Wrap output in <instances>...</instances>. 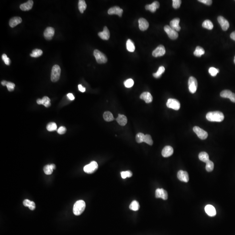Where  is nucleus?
I'll return each instance as SVG.
<instances>
[{
    "label": "nucleus",
    "instance_id": "30",
    "mask_svg": "<svg viewBox=\"0 0 235 235\" xmlns=\"http://www.w3.org/2000/svg\"><path fill=\"white\" fill-rule=\"evenodd\" d=\"M205 54V51L203 48L200 46H197L194 52V55L198 57H200L202 55Z\"/></svg>",
    "mask_w": 235,
    "mask_h": 235
},
{
    "label": "nucleus",
    "instance_id": "29",
    "mask_svg": "<svg viewBox=\"0 0 235 235\" xmlns=\"http://www.w3.org/2000/svg\"><path fill=\"white\" fill-rule=\"evenodd\" d=\"M199 159L203 162H206L209 160V156L206 152H201L199 155Z\"/></svg>",
    "mask_w": 235,
    "mask_h": 235
},
{
    "label": "nucleus",
    "instance_id": "10",
    "mask_svg": "<svg viewBox=\"0 0 235 235\" xmlns=\"http://www.w3.org/2000/svg\"><path fill=\"white\" fill-rule=\"evenodd\" d=\"M165 53H166V49L164 46L162 45H160L153 51L152 55L154 57H158L164 55Z\"/></svg>",
    "mask_w": 235,
    "mask_h": 235
},
{
    "label": "nucleus",
    "instance_id": "48",
    "mask_svg": "<svg viewBox=\"0 0 235 235\" xmlns=\"http://www.w3.org/2000/svg\"><path fill=\"white\" fill-rule=\"evenodd\" d=\"M66 131V129L64 126H61L57 130V132L59 134H64Z\"/></svg>",
    "mask_w": 235,
    "mask_h": 235
},
{
    "label": "nucleus",
    "instance_id": "2",
    "mask_svg": "<svg viewBox=\"0 0 235 235\" xmlns=\"http://www.w3.org/2000/svg\"><path fill=\"white\" fill-rule=\"evenodd\" d=\"M86 205L83 200L77 201L73 207V213L75 216H79L83 213L85 209Z\"/></svg>",
    "mask_w": 235,
    "mask_h": 235
},
{
    "label": "nucleus",
    "instance_id": "17",
    "mask_svg": "<svg viewBox=\"0 0 235 235\" xmlns=\"http://www.w3.org/2000/svg\"><path fill=\"white\" fill-rule=\"evenodd\" d=\"M139 28L142 31L147 30L149 27V23L147 20L144 18H140L139 20Z\"/></svg>",
    "mask_w": 235,
    "mask_h": 235
},
{
    "label": "nucleus",
    "instance_id": "13",
    "mask_svg": "<svg viewBox=\"0 0 235 235\" xmlns=\"http://www.w3.org/2000/svg\"><path fill=\"white\" fill-rule=\"evenodd\" d=\"M156 197L157 198H162L163 200H167L168 197L166 191L163 189H157L156 191Z\"/></svg>",
    "mask_w": 235,
    "mask_h": 235
},
{
    "label": "nucleus",
    "instance_id": "12",
    "mask_svg": "<svg viewBox=\"0 0 235 235\" xmlns=\"http://www.w3.org/2000/svg\"><path fill=\"white\" fill-rule=\"evenodd\" d=\"M218 21L223 31H227L230 27L229 22L224 17L221 16H218Z\"/></svg>",
    "mask_w": 235,
    "mask_h": 235
},
{
    "label": "nucleus",
    "instance_id": "4",
    "mask_svg": "<svg viewBox=\"0 0 235 235\" xmlns=\"http://www.w3.org/2000/svg\"><path fill=\"white\" fill-rule=\"evenodd\" d=\"M94 55L97 62L99 64L106 63L107 61V57L106 55L99 50H94Z\"/></svg>",
    "mask_w": 235,
    "mask_h": 235
},
{
    "label": "nucleus",
    "instance_id": "35",
    "mask_svg": "<svg viewBox=\"0 0 235 235\" xmlns=\"http://www.w3.org/2000/svg\"><path fill=\"white\" fill-rule=\"evenodd\" d=\"M43 54L42 50L38 49H35L33 50L32 53L30 54V56L32 57H38L42 55Z\"/></svg>",
    "mask_w": 235,
    "mask_h": 235
},
{
    "label": "nucleus",
    "instance_id": "1",
    "mask_svg": "<svg viewBox=\"0 0 235 235\" xmlns=\"http://www.w3.org/2000/svg\"><path fill=\"white\" fill-rule=\"evenodd\" d=\"M206 118L209 121L221 122L224 120V116L223 113L220 112H211L207 114Z\"/></svg>",
    "mask_w": 235,
    "mask_h": 235
},
{
    "label": "nucleus",
    "instance_id": "56",
    "mask_svg": "<svg viewBox=\"0 0 235 235\" xmlns=\"http://www.w3.org/2000/svg\"><path fill=\"white\" fill-rule=\"evenodd\" d=\"M37 103L38 105H42V99H38L37 100Z\"/></svg>",
    "mask_w": 235,
    "mask_h": 235
},
{
    "label": "nucleus",
    "instance_id": "38",
    "mask_svg": "<svg viewBox=\"0 0 235 235\" xmlns=\"http://www.w3.org/2000/svg\"><path fill=\"white\" fill-rule=\"evenodd\" d=\"M46 128L49 131H54L57 129V126L55 122H50L48 124Z\"/></svg>",
    "mask_w": 235,
    "mask_h": 235
},
{
    "label": "nucleus",
    "instance_id": "22",
    "mask_svg": "<svg viewBox=\"0 0 235 235\" xmlns=\"http://www.w3.org/2000/svg\"><path fill=\"white\" fill-rule=\"evenodd\" d=\"M160 6L159 2L156 1L153 2L151 5H146L145 6V9L151 12H155L156 11L157 9H158Z\"/></svg>",
    "mask_w": 235,
    "mask_h": 235
},
{
    "label": "nucleus",
    "instance_id": "44",
    "mask_svg": "<svg viewBox=\"0 0 235 235\" xmlns=\"http://www.w3.org/2000/svg\"><path fill=\"white\" fill-rule=\"evenodd\" d=\"M134 81L132 79H129L126 80L124 82V85L126 88H129L133 87V85H134Z\"/></svg>",
    "mask_w": 235,
    "mask_h": 235
},
{
    "label": "nucleus",
    "instance_id": "14",
    "mask_svg": "<svg viewBox=\"0 0 235 235\" xmlns=\"http://www.w3.org/2000/svg\"><path fill=\"white\" fill-rule=\"evenodd\" d=\"M55 34V29L52 27H48L44 32V35L46 40H50L52 39Z\"/></svg>",
    "mask_w": 235,
    "mask_h": 235
},
{
    "label": "nucleus",
    "instance_id": "54",
    "mask_svg": "<svg viewBox=\"0 0 235 235\" xmlns=\"http://www.w3.org/2000/svg\"><path fill=\"white\" fill-rule=\"evenodd\" d=\"M230 38L232 39L235 41V32H232L230 34Z\"/></svg>",
    "mask_w": 235,
    "mask_h": 235
},
{
    "label": "nucleus",
    "instance_id": "40",
    "mask_svg": "<svg viewBox=\"0 0 235 235\" xmlns=\"http://www.w3.org/2000/svg\"><path fill=\"white\" fill-rule=\"evenodd\" d=\"M44 171L46 175H51L53 172V170L50 165H48L44 168Z\"/></svg>",
    "mask_w": 235,
    "mask_h": 235
},
{
    "label": "nucleus",
    "instance_id": "43",
    "mask_svg": "<svg viewBox=\"0 0 235 235\" xmlns=\"http://www.w3.org/2000/svg\"><path fill=\"white\" fill-rule=\"evenodd\" d=\"M121 178L122 179H125L127 177H131L133 176V173L130 171H127L121 172Z\"/></svg>",
    "mask_w": 235,
    "mask_h": 235
},
{
    "label": "nucleus",
    "instance_id": "52",
    "mask_svg": "<svg viewBox=\"0 0 235 235\" xmlns=\"http://www.w3.org/2000/svg\"><path fill=\"white\" fill-rule=\"evenodd\" d=\"M78 88H79V90L80 92H85V88H84V87H83L81 84H79L78 85Z\"/></svg>",
    "mask_w": 235,
    "mask_h": 235
},
{
    "label": "nucleus",
    "instance_id": "6",
    "mask_svg": "<svg viewBox=\"0 0 235 235\" xmlns=\"http://www.w3.org/2000/svg\"><path fill=\"white\" fill-rule=\"evenodd\" d=\"M188 86L189 92L191 93H195L198 87V83L196 79L192 76L190 77L188 81Z\"/></svg>",
    "mask_w": 235,
    "mask_h": 235
},
{
    "label": "nucleus",
    "instance_id": "34",
    "mask_svg": "<svg viewBox=\"0 0 235 235\" xmlns=\"http://www.w3.org/2000/svg\"><path fill=\"white\" fill-rule=\"evenodd\" d=\"M165 71V69L163 66H160L159 68H158V70L157 71L156 73H153V76L154 77H155V78H159L161 77V75H162L164 73V71Z\"/></svg>",
    "mask_w": 235,
    "mask_h": 235
},
{
    "label": "nucleus",
    "instance_id": "58",
    "mask_svg": "<svg viewBox=\"0 0 235 235\" xmlns=\"http://www.w3.org/2000/svg\"><path fill=\"white\" fill-rule=\"evenodd\" d=\"M234 63H235V58H234Z\"/></svg>",
    "mask_w": 235,
    "mask_h": 235
},
{
    "label": "nucleus",
    "instance_id": "21",
    "mask_svg": "<svg viewBox=\"0 0 235 235\" xmlns=\"http://www.w3.org/2000/svg\"><path fill=\"white\" fill-rule=\"evenodd\" d=\"M34 2L32 0H29L26 3L21 4L20 6V9L23 11H28L30 10L32 8Z\"/></svg>",
    "mask_w": 235,
    "mask_h": 235
},
{
    "label": "nucleus",
    "instance_id": "51",
    "mask_svg": "<svg viewBox=\"0 0 235 235\" xmlns=\"http://www.w3.org/2000/svg\"><path fill=\"white\" fill-rule=\"evenodd\" d=\"M29 209L31 210H34L35 209V204L33 201H32V203H31V204L29 206Z\"/></svg>",
    "mask_w": 235,
    "mask_h": 235
},
{
    "label": "nucleus",
    "instance_id": "20",
    "mask_svg": "<svg viewBox=\"0 0 235 235\" xmlns=\"http://www.w3.org/2000/svg\"><path fill=\"white\" fill-rule=\"evenodd\" d=\"M173 149L171 146H166L162 149V154L164 157H168L170 156L173 153Z\"/></svg>",
    "mask_w": 235,
    "mask_h": 235
},
{
    "label": "nucleus",
    "instance_id": "24",
    "mask_svg": "<svg viewBox=\"0 0 235 235\" xmlns=\"http://www.w3.org/2000/svg\"><path fill=\"white\" fill-rule=\"evenodd\" d=\"M140 98L143 100L147 103H149L152 101L153 98L151 94L149 92H144L140 95Z\"/></svg>",
    "mask_w": 235,
    "mask_h": 235
},
{
    "label": "nucleus",
    "instance_id": "8",
    "mask_svg": "<svg viewBox=\"0 0 235 235\" xmlns=\"http://www.w3.org/2000/svg\"><path fill=\"white\" fill-rule=\"evenodd\" d=\"M166 106L169 108H172L174 110H178L180 108V102L176 99L170 98L168 100Z\"/></svg>",
    "mask_w": 235,
    "mask_h": 235
},
{
    "label": "nucleus",
    "instance_id": "42",
    "mask_svg": "<svg viewBox=\"0 0 235 235\" xmlns=\"http://www.w3.org/2000/svg\"><path fill=\"white\" fill-rule=\"evenodd\" d=\"M144 142L150 145H152L153 143L151 135L148 134L145 135Z\"/></svg>",
    "mask_w": 235,
    "mask_h": 235
},
{
    "label": "nucleus",
    "instance_id": "57",
    "mask_svg": "<svg viewBox=\"0 0 235 235\" xmlns=\"http://www.w3.org/2000/svg\"><path fill=\"white\" fill-rule=\"evenodd\" d=\"M50 166H51V168H53V170H55V169L56 166L54 164H51L50 165Z\"/></svg>",
    "mask_w": 235,
    "mask_h": 235
},
{
    "label": "nucleus",
    "instance_id": "39",
    "mask_svg": "<svg viewBox=\"0 0 235 235\" xmlns=\"http://www.w3.org/2000/svg\"><path fill=\"white\" fill-rule=\"evenodd\" d=\"M145 135L143 133H139L136 136V142L139 143L144 142Z\"/></svg>",
    "mask_w": 235,
    "mask_h": 235
},
{
    "label": "nucleus",
    "instance_id": "7",
    "mask_svg": "<svg viewBox=\"0 0 235 235\" xmlns=\"http://www.w3.org/2000/svg\"><path fill=\"white\" fill-rule=\"evenodd\" d=\"M164 30L168 35V37L172 40H175L178 38L179 34L177 32L171 28L170 26L166 25L164 27Z\"/></svg>",
    "mask_w": 235,
    "mask_h": 235
},
{
    "label": "nucleus",
    "instance_id": "45",
    "mask_svg": "<svg viewBox=\"0 0 235 235\" xmlns=\"http://www.w3.org/2000/svg\"><path fill=\"white\" fill-rule=\"evenodd\" d=\"M182 1L180 0H173L172 1V6L175 9L180 8L181 4Z\"/></svg>",
    "mask_w": 235,
    "mask_h": 235
},
{
    "label": "nucleus",
    "instance_id": "19",
    "mask_svg": "<svg viewBox=\"0 0 235 235\" xmlns=\"http://www.w3.org/2000/svg\"><path fill=\"white\" fill-rule=\"evenodd\" d=\"M205 210L208 216L213 217L216 216L217 214L216 209L211 205H207L205 207Z\"/></svg>",
    "mask_w": 235,
    "mask_h": 235
},
{
    "label": "nucleus",
    "instance_id": "33",
    "mask_svg": "<svg viewBox=\"0 0 235 235\" xmlns=\"http://www.w3.org/2000/svg\"><path fill=\"white\" fill-rule=\"evenodd\" d=\"M139 207H140V205L139 203L135 200L133 201L129 205L130 209L133 211H138Z\"/></svg>",
    "mask_w": 235,
    "mask_h": 235
},
{
    "label": "nucleus",
    "instance_id": "11",
    "mask_svg": "<svg viewBox=\"0 0 235 235\" xmlns=\"http://www.w3.org/2000/svg\"><path fill=\"white\" fill-rule=\"evenodd\" d=\"M220 96L224 98H228L231 102L235 103V94L228 90H225L220 93Z\"/></svg>",
    "mask_w": 235,
    "mask_h": 235
},
{
    "label": "nucleus",
    "instance_id": "36",
    "mask_svg": "<svg viewBox=\"0 0 235 235\" xmlns=\"http://www.w3.org/2000/svg\"><path fill=\"white\" fill-rule=\"evenodd\" d=\"M214 165L213 162L212 161L210 160H209L206 162V166H205V169L207 170V171L208 172H210L214 169Z\"/></svg>",
    "mask_w": 235,
    "mask_h": 235
},
{
    "label": "nucleus",
    "instance_id": "41",
    "mask_svg": "<svg viewBox=\"0 0 235 235\" xmlns=\"http://www.w3.org/2000/svg\"><path fill=\"white\" fill-rule=\"evenodd\" d=\"M219 70L218 69H216L214 67H211L209 69V72L211 75V76L213 77H215L217 75L218 73L219 72Z\"/></svg>",
    "mask_w": 235,
    "mask_h": 235
},
{
    "label": "nucleus",
    "instance_id": "32",
    "mask_svg": "<svg viewBox=\"0 0 235 235\" xmlns=\"http://www.w3.org/2000/svg\"><path fill=\"white\" fill-rule=\"evenodd\" d=\"M202 26L204 28L207 29L208 30H212L213 28V23L209 20H205L202 24Z\"/></svg>",
    "mask_w": 235,
    "mask_h": 235
},
{
    "label": "nucleus",
    "instance_id": "26",
    "mask_svg": "<svg viewBox=\"0 0 235 235\" xmlns=\"http://www.w3.org/2000/svg\"><path fill=\"white\" fill-rule=\"evenodd\" d=\"M116 120L121 126H125L127 123V117L125 115L119 114Z\"/></svg>",
    "mask_w": 235,
    "mask_h": 235
},
{
    "label": "nucleus",
    "instance_id": "16",
    "mask_svg": "<svg viewBox=\"0 0 235 235\" xmlns=\"http://www.w3.org/2000/svg\"><path fill=\"white\" fill-rule=\"evenodd\" d=\"M123 12V10L121 9L120 7L118 6H115L110 8L108 10V13L110 15H119L120 17H121Z\"/></svg>",
    "mask_w": 235,
    "mask_h": 235
},
{
    "label": "nucleus",
    "instance_id": "18",
    "mask_svg": "<svg viewBox=\"0 0 235 235\" xmlns=\"http://www.w3.org/2000/svg\"><path fill=\"white\" fill-rule=\"evenodd\" d=\"M180 19L179 18L173 19L170 22V26L176 32H179L181 30L180 25Z\"/></svg>",
    "mask_w": 235,
    "mask_h": 235
},
{
    "label": "nucleus",
    "instance_id": "3",
    "mask_svg": "<svg viewBox=\"0 0 235 235\" xmlns=\"http://www.w3.org/2000/svg\"><path fill=\"white\" fill-rule=\"evenodd\" d=\"M61 68L59 66L55 65L53 66L51 73V80L53 83L57 82L60 77Z\"/></svg>",
    "mask_w": 235,
    "mask_h": 235
},
{
    "label": "nucleus",
    "instance_id": "50",
    "mask_svg": "<svg viewBox=\"0 0 235 235\" xmlns=\"http://www.w3.org/2000/svg\"><path fill=\"white\" fill-rule=\"evenodd\" d=\"M31 203H32V201L29 199H26L23 201V204L25 207H29V206L31 204Z\"/></svg>",
    "mask_w": 235,
    "mask_h": 235
},
{
    "label": "nucleus",
    "instance_id": "49",
    "mask_svg": "<svg viewBox=\"0 0 235 235\" xmlns=\"http://www.w3.org/2000/svg\"><path fill=\"white\" fill-rule=\"evenodd\" d=\"M198 1L207 5H212V2H213V1L211 0H199Z\"/></svg>",
    "mask_w": 235,
    "mask_h": 235
},
{
    "label": "nucleus",
    "instance_id": "53",
    "mask_svg": "<svg viewBox=\"0 0 235 235\" xmlns=\"http://www.w3.org/2000/svg\"><path fill=\"white\" fill-rule=\"evenodd\" d=\"M67 97L69 98V99L70 100H74L75 99V97L72 93H69L67 94Z\"/></svg>",
    "mask_w": 235,
    "mask_h": 235
},
{
    "label": "nucleus",
    "instance_id": "5",
    "mask_svg": "<svg viewBox=\"0 0 235 235\" xmlns=\"http://www.w3.org/2000/svg\"><path fill=\"white\" fill-rule=\"evenodd\" d=\"M98 165L95 161H92L90 164L86 165L84 167V172L88 174H92L97 170Z\"/></svg>",
    "mask_w": 235,
    "mask_h": 235
},
{
    "label": "nucleus",
    "instance_id": "25",
    "mask_svg": "<svg viewBox=\"0 0 235 235\" xmlns=\"http://www.w3.org/2000/svg\"><path fill=\"white\" fill-rule=\"evenodd\" d=\"M22 22V19L19 17H15L11 19L9 25L11 28H14Z\"/></svg>",
    "mask_w": 235,
    "mask_h": 235
},
{
    "label": "nucleus",
    "instance_id": "55",
    "mask_svg": "<svg viewBox=\"0 0 235 235\" xmlns=\"http://www.w3.org/2000/svg\"><path fill=\"white\" fill-rule=\"evenodd\" d=\"M8 83V82H7L6 81H2V82H1V84H2L3 86H6L7 84Z\"/></svg>",
    "mask_w": 235,
    "mask_h": 235
},
{
    "label": "nucleus",
    "instance_id": "23",
    "mask_svg": "<svg viewBox=\"0 0 235 235\" xmlns=\"http://www.w3.org/2000/svg\"><path fill=\"white\" fill-rule=\"evenodd\" d=\"M98 35L99 37L103 40H108L110 38V32L107 27L105 26L104 28L103 31L98 33Z\"/></svg>",
    "mask_w": 235,
    "mask_h": 235
},
{
    "label": "nucleus",
    "instance_id": "9",
    "mask_svg": "<svg viewBox=\"0 0 235 235\" xmlns=\"http://www.w3.org/2000/svg\"><path fill=\"white\" fill-rule=\"evenodd\" d=\"M193 131H194L195 133L196 134L198 137L201 139L204 140V139H205L207 138L208 135V133H207V131L203 130V129L199 128V127L195 126L193 129Z\"/></svg>",
    "mask_w": 235,
    "mask_h": 235
},
{
    "label": "nucleus",
    "instance_id": "27",
    "mask_svg": "<svg viewBox=\"0 0 235 235\" xmlns=\"http://www.w3.org/2000/svg\"><path fill=\"white\" fill-rule=\"evenodd\" d=\"M126 48L127 50L130 52H134L135 48L133 42L130 39H128L126 42Z\"/></svg>",
    "mask_w": 235,
    "mask_h": 235
},
{
    "label": "nucleus",
    "instance_id": "46",
    "mask_svg": "<svg viewBox=\"0 0 235 235\" xmlns=\"http://www.w3.org/2000/svg\"><path fill=\"white\" fill-rule=\"evenodd\" d=\"M6 86L9 92H12V91H14V89H15V84L13 83H11V82H8V83L7 84Z\"/></svg>",
    "mask_w": 235,
    "mask_h": 235
},
{
    "label": "nucleus",
    "instance_id": "47",
    "mask_svg": "<svg viewBox=\"0 0 235 235\" xmlns=\"http://www.w3.org/2000/svg\"><path fill=\"white\" fill-rule=\"evenodd\" d=\"M2 58L6 65H9L10 64V60L7 57L6 54H4L2 55Z\"/></svg>",
    "mask_w": 235,
    "mask_h": 235
},
{
    "label": "nucleus",
    "instance_id": "28",
    "mask_svg": "<svg viewBox=\"0 0 235 235\" xmlns=\"http://www.w3.org/2000/svg\"><path fill=\"white\" fill-rule=\"evenodd\" d=\"M78 7H79V10L80 11L81 13L83 14L84 13V11L86 10V8H87V5L84 0L79 1Z\"/></svg>",
    "mask_w": 235,
    "mask_h": 235
},
{
    "label": "nucleus",
    "instance_id": "15",
    "mask_svg": "<svg viewBox=\"0 0 235 235\" xmlns=\"http://www.w3.org/2000/svg\"><path fill=\"white\" fill-rule=\"evenodd\" d=\"M177 177L181 181L188 182L189 180V176L188 172L183 170H180L177 173Z\"/></svg>",
    "mask_w": 235,
    "mask_h": 235
},
{
    "label": "nucleus",
    "instance_id": "31",
    "mask_svg": "<svg viewBox=\"0 0 235 235\" xmlns=\"http://www.w3.org/2000/svg\"><path fill=\"white\" fill-rule=\"evenodd\" d=\"M103 118L106 121H111L114 120V118L113 115L110 112H106L103 114Z\"/></svg>",
    "mask_w": 235,
    "mask_h": 235
},
{
    "label": "nucleus",
    "instance_id": "37",
    "mask_svg": "<svg viewBox=\"0 0 235 235\" xmlns=\"http://www.w3.org/2000/svg\"><path fill=\"white\" fill-rule=\"evenodd\" d=\"M42 99V105H44L46 107L48 108L51 106V100L47 96H44Z\"/></svg>",
    "mask_w": 235,
    "mask_h": 235
}]
</instances>
